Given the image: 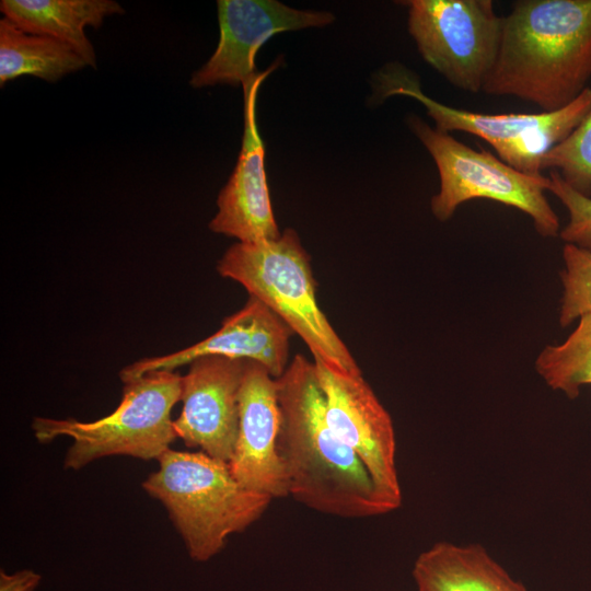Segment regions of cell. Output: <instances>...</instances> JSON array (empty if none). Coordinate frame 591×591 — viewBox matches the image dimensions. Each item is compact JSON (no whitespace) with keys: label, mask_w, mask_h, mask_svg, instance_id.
Here are the masks:
<instances>
[{"label":"cell","mask_w":591,"mask_h":591,"mask_svg":"<svg viewBox=\"0 0 591 591\" xmlns=\"http://www.w3.org/2000/svg\"><path fill=\"white\" fill-rule=\"evenodd\" d=\"M276 383L277 449L289 496L317 512L347 519L395 510L358 454L331 429L314 362L297 355Z\"/></svg>","instance_id":"6da1fadb"},{"label":"cell","mask_w":591,"mask_h":591,"mask_svg":"<svg viewBox=\"0 0 591 591\" xmlns=\"http://www.w3.org/2000/svg\"><path fill=\"white\" fill-rule=\"evenodd\" d=\"M591 78V0H520L502 18L496 62L482 92L555 112Z\"/></svg>","instance_id":"7a4b0ae2"},{"label":"cell","mask_w":591,"mask_h":591,"mask_svg":"<svg viewBox=\"0 0 591 591\" xmlns=\"http://www.w3.org/2000/svg\"><path fill=\"white\" fill-rule=\"evenodd\" d=\"M158 462L142 488L165 507L194 561L219 554L228 537L256 522L273 500L244 488L227 462L205 452L170 448Z\"/></svg>","instance_id":"3957f363"},{"label":"cell","mask_w":591,"mask_h":591,"mask_svg":"<svg viewBox=\"0 0 591 591\" xmlns=\"http://www.w3.org/2000/svg\"><path fill=\"white\" fill-rule=\"evenodd\" d=\"M217 270L277 314L305 343L313 358L361 372L317 304L310 256L294 230L287 229L273 241L234 243L218 262Z\"/></svg>","instance_id":"277c9868"},{"label":"cell","mask_w":591,"mask_h":591,"mask_svg":"<svg viewBox=\"0 0 591 591\" xmlns=\"http://www.w3.org/2000/svg\"><path fill=\"white\" fill-rule=\"evenodd\" d=\"M181 394L182 375L152 371L124 382L119 405L105 417L93 421L35 417L32 430L40 443L59 437L72 440L63 460L67 470L113 455L158 460L177 438L171 412Z\"/></svg>","instance_id":"5b68a950"},{"label":"cell","mask_w":591,"mask_h":591,"mask_svg":"<svg viewBox=\"0 0 591 591\" xmlns=\"http://www.w3.org/2000/svg\"><path fill=\"white\" fill-rule=\"evenodd\" d=\"M407 121L438 169L440 188L430 202L438 220H449L463 202L489 199L526 213L540 235L559 234L558 217L545 196L548 176L522 173L489 151L474 150L417 116H409Z\"/></svg>","instance_id":"8992f818"},{"label":"cell","mask_w":591,"mask_h":591,"mask_svg":"<svg viewBox=\"0 0 591 591\" xmlns=\"http://www.w3.org/2000/svg\"><path fill=\"white\" fill-rule=\"evenodd\" d=\"M376 89L381 99L404 95L416 100L425 106L434 128L474 135L489 143L501 161L529 175H542V157L565 139L591 108V89L587 88L555 112L484 114L460 109L431 99L410 72L393 66L378 74Z\"/></svg>","instance_id":"52a82bcc"},{"label":"cell","mask_w":591,"mask_h":591,"mask_svg":"<svg viewBox=\"0 0 591 591\" xmlns=\"http://www.w3.org/2000/svg\"><path fill=\"white\" fill-rule=\"evenodd\" d=\"M408 32L424 60L452 85L482 92L500 47L491 0H409Z\"/></svg>","instance_id":"ba28073f"},{"label":"cell","mask_w":591,"mask_h":591,"mask_svg":"<svg viewBox=\"0 0 591 591\" xmlns=\"http://www.w3.org/2000/svg\"><path fill=\"white\" fill-rule=\"evenodd\" d=\"M313 362L331 429L358 454L380 494L397 509L402 489L390 414L361 372H348L317 358Z\"/></svg>","instance_id":"9c48e42d"},{"label":"cell","mask_w":591,"mask_h":591,"mask_svg":"<svg viewBox=\"0 0 591 591\" xmlns=\"http://www.w3.org/2000/svg\"><path fill=\"white\" fill-rule=\"evenodd\" d=\"M220 38L209 60L190 78V85H244L257 72L255 57L275 34L331 24L329 12L302 11L276 0H218Z\"/></svg>","instance_id":"30bf717a"},{"label":"cell","mask_w":591,"mask_h":591,"mask_svg":"<svg viewBox=\"0 0 591 591\" xmlns=\"http://www.w3.org/2000/svg\"><path fill=\"white\" fill-rule=\"evenodd\" d=\"M248 360L209 355L182 375L181 415L173 420L188 448L229 463L237 437L240 390Z\"/></svg>","instance_id":"8fae6325"},{"label":"cell","mask_w":591,"mask_h":591,"mask_svg":"<svg viewBox=\"0 0 591 591\" xmlns=\"http://www.w3.org/2000/svg\"><path fill=\"white\" fill-rule=\"evenodd\" d=\"M257 72L242 89L244 94V132L236 165L218 196V211L209 229L235 237L239 242L273 241L280 236L271 208L265 171V146L256 120V103L263 81L278 68Z\"/></svg>","instance_id":"7c38bea8"},{"label":"cell","mask_w":591,"mask_h":591,"mask_svg":"<svg viewBox=\"0 0 591 591\" xmlns=\"http://www.w3.org/2000/svg\"><path fill=\"white\" fill-rule=\"evenodd\" d=\"M292 335L277 314L250 296L245 305L224 318L221 327L209 337L170 355L142 358L124 367L119 378L127 382L152 371H174L199 357L217 355L257 362L277 379L289 364Z\"/></svg>","instance_id":"4fadbf2b"},{"label":"cell","mask_w":591,"mask_h":591,"mask_svg":"<svg viewBox=\"0 0 591 591\" xmlns=\"http://www.w3.org/2000/svg\"><path fill=\"white\" fill-rule=\"evenodd\" d=\"M279 424L276 379L248 360L240 390L237 437L228 464L244 488L271 499L289 496L277 449Z\"/></svg>","instance_id":"5bb4252c"},{"label":"cell","mask_w":591,"mask_h":591,"mask_svg":"<svg viewBox=\"0 0 591 591\" xmlns=\"http://www.w3.org/2000/svg\"><path fill=\"white\" fill-rule=\"evenodd\" d=\"M417 591H528L479 544L437 542L416 558Z\"/></svg>","instance_id":"9a60e30c"},{"label":"cell","mask_w":591,"mask_h":591,"mask_svg":"<svg viewBox=\"0 0 591 591\" xmlns=\"http://www.w3.org/2000/svg\"><path fill=\"white\" fill-rule=\"evenodd\" d=\"M0 10L4 18L25 32L69 44L93 68L96 56L85 27L97 28L105 18L125 12L113 0H2Z\"/></svg>","instance_id":"2e32d148"},{"label":"cell","mask_w":591,"mask_h":591,"mask_svg":"<svg viewBox=\"0 0 591 591\" xmlns=\"http://www.w3.org/2000/svg\"><path fill=\"white\" fill-rule=\"evenodd\" d=\"M88 66L69 44L23 31L11 20L0 21V84L21 76L49 82Z\"/></svg>","instance_id":"e0dca14e"},{"label":"cell","mask_w":591,"mask_h":591,"mask_svg":"<svg viewBox=\"0 0 591 591\" xmlns=\"http://www.w3.org/2000/svg\"><path fill=\"white\" fill-rule=\"evenodd\" d=\"M578 321L561 344L546 346L535 360L545 383L570 399L579 395L582 385L591 384V313Z\"/></svg>","instance_id":"ac0fdd59"},{"label":"cell","mask_w":591,"mask_h":591,"mask_svg":"<svg viewBox=\"0 0 591 591\" xmlns=\"http://www.w3.org/2000/svg\"><path fill=\"white\" fill-rule=\"evenodd\" d=\"M556 171L578 193L591 197V108L579 125L541 159V170Z\"/></svg>","instance_id":"d6986e66"},{"label":"cell","mask_w":591,"mask_h":591,"mask_svg":"<svg viewBox=\"0 0 591 591\" xmlns=\"http://www.w3.org/2000/svg\"><path fill=\"white\" fill-rule=\"evenodd\" d=\"M563 259L559 324L566 327L591 313V250L566 243Z\"/></svg>","instance_id":"ffe728a7"},{"label":"cell","mask_w":591,"mask_h":591,"mask_svg":"<svg viewBox=\"0 0 591 591\" xmlns=\"http://www.w3.org/2000/svg\"><path fill=\"white\" fill-rule=\"evenodd\" d=\"M549 189L568 211L569 220L558 236L565 243L591 250V197L570 187L556 171L549 172Z\"/></svg>","instance_id":"44dd1931"},{"label":"cell","mask_w":591,"mask_h":591,"mask_svg":"<svg viewBox=\"0 0 591 591\" xmlns=\"http://www.w3.org/2000/svg\"><path fill=\"white\" fill-rule=\"evenodd\" d=\"M42 576L32 569H22L13 573L0 570V591H35Z\"/></svg>","instance_id":"7402d4cb"}]
</instances>
